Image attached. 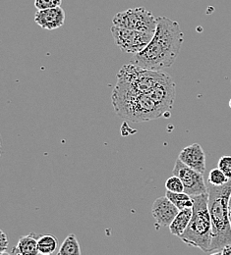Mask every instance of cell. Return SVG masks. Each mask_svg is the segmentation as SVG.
I'll list each match as a JSON object with an SVG mask.
<instances>
[{"instance_id":"4fadbf2b","label":"cell","mask_w":231,"mask_h":255,"mask_svg":"<svg viewBox=\"0 0 231 255\" xmlns=\"http://www.w3.org/2000/svg\"><path fill=\"white\" fill-rule=\"evenodd\" d=\"M58 247V240L52 235L40 236L37 242V250L39 255H53Z\"/></svg>"},{"instance_id":"44dd1931","label":"cell","mask_w":231,"mask_h":255,"mask_svg":"<svg viewBox=\"0 0 231 255\" xmlns=\"http://www.w3.org/2000/svg\"><path fill=\"white\" fill-rule=\"evenodd\" d=\"M216 255H231V245L226 246L222 251L218 252Z\"/></svg>"},{"instance_id":"2e32d148","label":"cell","mask_w":231,"mask_h":255,"mask_svg":"<svg viewBox=\"0 0 231 255\" xmlns=\"http://www.w3.org/2000/svg\"><path fill=\"white\" fill-rule=\"evenodd\" d=\"M231 179L227 177V175L218 167L215 169H212L209 177H208V182L209 184H212L214 186H223L227 183H229Z\"/></svg>"},{"instance_id":"7402d4cb","label":"cell","mask_w":231,"mask_h":255,"mask_svg":"<svg viewBox=\"0 0 231 255\" xmlns=\"http://www.w3.org/2000/svg\"><path fill=\"white\" fill-rule=\"evenodd\" d=\"M229 210H230V219H231V198H230V204H229Z\"/></svg>"},{"instance_id":"5bb4252c","label":"cell","mask_w":231,"mask_h":255,"mask_svg":"<svg viewBox=\"0 0 231 255\" xmlns=\"http://www.w3.org/2000/svg\"><path fill=\"white\" fill-rule=\"evenodd\" d=\"M166 196L177 206L179 210L192 208L193 207V198L186 192H173L166 191Z\"/></svg>"},{"instance_id":"7c38bea8","label":"cell","mask_w":231,"mask_h":255,"mask_svg":"<svg viewBox=\"0 0 231 255\" xmlns=\"http://www.w3.org/2000/svg\"><path fill=\"white\" fill-rule=\"evenodd\" d=\"M193 210L192 208H186L179 210L178 214L172 221V223L169 225V231L172 235L180 238L181 235L185 232L186 228L188 227L189 222L192 218Z\"/></svg>"},{"instance_id":"d6986e66","label":"cell","mask_w":231,"mask_h":255,"mask_svg":"<svg viewBox=\"0 0 231 255\" xmlns=\"http://www.w3.org/2000/svg\"><path fill=\"white\" fill-rule=\"evenodd\" d=\"M218 167L231 180V156L226 155L219 160Z\"/></svg>"},{"instance_id":"277c9868","label":"cell","mask_w":231,"mask_h":255,"mask_svg":"<svg viewBox=\"0 0 231 255\" xmlns=\"http://www.w3.org/2000/svg\"><path fill=\"white\" fill-rule=\"evenodd\" d=\"M192 198L194 202L192 218L180 240L190 247L198 248L209 254L213 240L212 219L208 205L209 193L194 195Z\"/></svg>"},{"instance_id":"9c48e42d","label":"cell","mask_w":231,"mask_h":255,"mask_svg":"<svg viewBox=\"0 0 231 255\" xmlns=\"http://www.w3.org/2000/svg\"><path fill=\"white\" fill-rule=\"evenodd\" d=\"M34 22L43 30H56L64 25L65 12L60 6L37 10L34 14Z\"/></svg>"},{"instance_id":"7a4b0ae2","label":"cell","mask_w":231,"mask_h":255,"mask_svg":"<svg viewBox=\"0 0 231 255\" xmlns=\"http://www.w3.org/2000/svg\"><path fill=\"white\" fill-rule=\"evenodd\" d=\"M208 193V205L213 228V240L209 254L216 255L226 246L231 245V224L229 210L231 180L223 186L209 184Z\"/></svg>"},{"instance_id":"52a82bcc","label":"cell","mask_w":231,"mask_h":255,"mask_svg":"<svg viewBox=\"0 0 231 255\" xmlns=\"http://www.w3.org/2000/svg\"><path fill=\"white\" fill-rule=\"evenodd\" d=\"M172 173L181 179L184 185V192L189 195L194 196L208 192V186L205 183L204 174L187 166L181 160H176Z\"/></svg>"},{"instance_id":"ffe728a7","label":"cell","mask_w":231,"mask_h":255,"mask_svg":"<svg viewBox=\"0 0 231 255\" xmlns=\"http://www.w3.org/2000/svg\"><path fill=\"white\" fill-rule=\"evenodd\" d=\"M1 232V239H0V255H3L8 248V238L6 236V234L3 231Z\"/></svg>"},{"instance_id":"ba28073f","label":"cell","mask_w":231,"mask_h":255,"mask_svg":"<svg viewBox=\"0 0 231 255\" xmlns=\"http://www.w3.org/2000/svg\"><path fill=\"white\" fill-rule=\"evenodd\" d=\"M178 212L177 206L166 195L157 198L152 207L153 217L160 227H169Z\"/></svg>"},{"instance_id":"8992f818","label":"cell","mask_w":231,"mask_h":255,"mask_svg":"<svg viewBox=\"0 0 231 255\" xmlns=\"http://www.w3.org/2000/svg\"><path fill=\"white\" fill-rule=\"evenodd\" d=\"M110 32L116 45L123 52L132 54H137L145 49L154 36V33L119 28L113 25L110 28Z\"/></svg>"},{"instance_id":"5b68a950","label":"cell","mask_w":231,"mask_h":255,"mask_svg":"<svg viewBox=\"0 0 231 255\" xmlns=\"http://www.w3.org/2000/svg\"><path fill=\"white\" fill-rule=\"evenodd\" d=\"M158 18L144 7H137L117 13L112 19V25L139 32L155 33Z\"/></svg>"},{"instance_id":"603a6c76","label":"cell","mask_w":231,"mask_h":255,"mask_svg":"<svg viewBox=\"0 0 231 255\" xmlns=\"http://www.w3.org/2000/svg\"><path fill=\"white\" fill-rule=\"evenodd\" d=\"M230 107H231V100H230Z\"/></svg>"},{"instance_id":"9a60e30c","label":"cell","mask_w":231,"mask_h":255,"mask_svg":"<svg viewBox=\"0 0 231 255\" xmlns=\"http://www.w3.org/2000/svg\"><path fill=\"white\" fill-rule=\"evenodd\" d=\"M82 255L80 244L78 242V239L76 235L70 234L64 242L62 243L58 255Z\"/></svg>"},{"instance_id":"3957f363","label":"cell","mask_w":231,"mask_h":255,"mask_svg":"<svg viewBox=\"0 0 231 255\" xmlns=\"http://www.w3.org/2000/svg\"><path fill=\"white\" fill-rule=\"evenodd\" d=\"M112 104L120 118L136 123L158 119L166 112L151 96L117 84L112 94Z\"/></svg>"},{"instance_id":"ac0fdd59","label":"cell","mask_w":231,"mask_h":255,"mask_svg":"<svg viewBox=\"0 0 231 255\" xmlns=\"http://www.w3.org/2000/svg\"><path fill=\"white\" fill-rule=\"evenodd\" d=\"M61 4L62 0H34V6L37 10L59 7Z\"/></svg>"},{"instance_id":"30bf717a","label":"cell","mask_w":231,"mask_h":255,"mask_svg":"<svg viewBox=\"0 0 231 255\" xmlns=\"http://www.w3.org/2000/svg\"><path fill=\"white\" fill-rule=\"evenodd\" d=\"M178 159L202 174L206 172V154L199 143H193L183 148L179 153Z\"/></svg>"},{"instance_id":"e0dca14e","label":"cell","mask_w":231,"mask_h":255,"mask_svg":"<svg viewBox=\"0 0 231 255\" xmlns=\"http://www.w3.org/2000/svg\"><path fill=\"white\" fill-rule=\"evenodd\" d=\"M165 189L166 191H173V192H183L184 185L178 176L173 175L166 180Z\"/></svg>"},{"instance_id":"6da1fadb","label":"cell","mask_w":231,"mask_h":255,"mask_svg":"<svg viewBox=\"0 0 231 255\" xmlns=\"http://www.w3.org/2000/svg\"><path fill=\"white\" fill-rule=\"evenodd\" d=\"M184 34L178 22L159 17L157 30L145 49L133 56L131 63L151 70L171 67L182 47Z\"/></svg>"},{"instance_id":"8fae6325","label":"cell","mask_w":231,"mask_h":255,"mask_svg":"<svg viewBox=\"0 0 231 255\" xmlns=\"http://www.w3.org/2000/svg\"><path fill=\"white\" fill-rule=\"evenodd\" d=\"M39 237L40 236L34 232H31L29 235L21 237L18 244L12 249L10 254L15 255H38L37 242Z\"/></svg>"}]
</instances>
